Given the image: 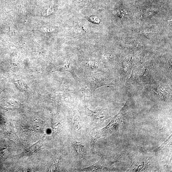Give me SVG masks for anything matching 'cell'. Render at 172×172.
I'll return each instance as SVG.
<instances>
[{
	"label": "cell",
	"mask_w": 172,
	"mask_h": 172,
	"mask_svg": "<svg viewBox=\"0 0 172 172\" xmlns=\"http://www.w3.org/2000/svg\"><path fill=\"white\" fill-rule=\"evenodd\" d=\"M105 166L102 162V160L96 163L92 166L87 168L78 169V171L85 172L101 171L104 170Z\"/></svg>",
	"instance_id": "obj_1"
},
{
	"label": "cell",
	"mask_w": 172,
	"mask_h": 172,
	"mask_svg": "<svg viewBox=\"0 0 172 172\" xmlns=\"http://www.w3.org/2000/svg\"><path fill=\"white\" fill-rule=\"evenodd\" d=\"M87 111L90 117L92 120V121L97 122L100 121L102 118H104L105 116H102V110L100 109H97L94 111L90 110L88 108L86 107Z\"/></svg>",
	"instance_id": "obj_2"
},
{
	"label": "cell",
	"mask_w": 172,
	"mask_h": 172,
	"mask_svg": "<svg viewBox=\"0 0 172 172\" xmlns=\"http://www.w3.org/2000/svg\"><path fill=\"white\" fill-rule=\"evenodd\" d=\"M59 70L61 71H67L72 73V76L75 79H76L77 77L75 74L74 68L71 63L69 61L63 65H60L59 67Z\"/></svg>",
	"instance_id": "obj_3"
},
{
	"label": "cell",
	"mask_w": 172,
	"mask_h": 172,
	"mask_svg": "<svg viewBox=\"0 0 172 172\" xmlns=\"http://www.w3.org/2000/svg\"><path fill=\"white\" fill-rule=\"evenodd\" d=\"M72 144L79 155L83 157H84L85 156L84 147L83 144L76 141H73Z\"/></svg>",
	"instance_id": "obj_4"
},
{
	"label": "cell",
	"mask_w": 172,
	"mask_h": 172,
	"mask_svg": "<svg viewBox=\"0 0 172 172\" xmlns=\"http://www.w3.org/2000/svg\"><path fill=\"white\" fill-rule=\"evenodd\" d=\"M90 19L91 21L95 23H99L100 21L99 19L96 16H91L90 18Z\"/></svg>",
	"instance_id": "obj_5"
},
{
	"label": "cell",
	"mask_w": 172,
	"mask_h": 172,
	"mask_svg": "<svg viewBox=\"0 0 172 172\" xmlns=\"http://www.w3.org/2000/svg\"><path fill=\"white\" fill-rule=\"evenodd\" d=\"M44 29L46 32L50 33L53 32V31L55 30L56 28H53V27H50V28H45Z\"/></svg>",
	"instance_id": "obj_6"
}]
</instances>
